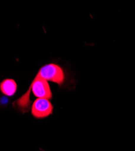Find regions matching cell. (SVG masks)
<instances>
[{"label": "cell", "instance_id": "6da1fadb", "mask_svg": "<svg viewBox=\"0 0 135 151\" xmlns=\"http://www.w3.org/2000/svg\"><path fill=\"white\" fill-rule=\"evenodd\" d=\"M36 74L47 81L57 83L59 87H63L67 80L66 74L63 68L53 63L41 67Z\"/></svg>", "mask_w": 135, "mask_h": 151}, {"label": "cell", "instance_id": "7a4b0ae2", "mask_svg": "<svg viewBox=\"0 0 135 151\" xmlns=\"http://www.w3.org/2000/svg\"><path fill=\"white\" fill-rule=\"evenodd\" d=\"M53 106L50 100L44 98L36 99L31 106V114L36 119H45L53 114Z\"/></svg>", "mask_w": 135, "mask_h": 151}, {"label": "cell", "instance_id": "3957f363", "mask_svg": "<svg viewBox=\"0 0 135 151\" xmlns=\"http://www.w3.org/2000/svg\"><path fill=\"white\" fill-rule=\"evenodd\" d=\"M17 90V85L14 79H6L0 83V91L6 96H13L16 93Z\"/></svg>", "mask_w": 135, "mask_h": 151}]
</instances>
